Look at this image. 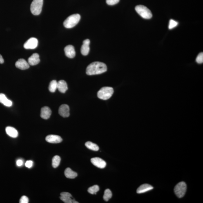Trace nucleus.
Masks as SVG:
<instances>
[{
	"label": "nucleus",
	"instance_id": "nucleus-1",
	"mask_svg": "<svg viewBox=\"0 0 203 203\" xmlns=\"http://www.w3.org/2000/svg\"><path fill=\"white\" fill-rule=\"evenodd\" d=\"M107 69L104 63L96 61L91 63L87 67L86 73L88 75H99L106 72Z\"/></svg>",
	"mask_w": 203,
	"mask_h": 203
},
{
	"label": "nucleus",
	"instance_id": "nucleus-2",
	"mask_svg": "<svg viewBox=\"0 0 203 203\" xmlns=\"http://www.w3.org/2000/svg\"><path fill=\"white\" fill-rule=\"evenodd\" d=\"M81 19V16L79 14H73L71 15L65 20L63 25L65 28H71L75 26L79 23Z\"/></svg>",
	"mask_w": 203,
	"mask_h": 203
},
{
	"label": "nucleus",
	"instance_id": "nucleus-3",
	"mask_svg": "<svg viewBox=\"0 0 203 203\" xmlns=\"http://www.w3.org/2000/svg\"><path fill=\"white\" fill-rule=\"evenodd\" d=\"M114 93L113 88L111 87H103L97 93V97L99 99L106 100L112 97Z\"/></svg>",
	"mask_w": 203,
	"mask_h": 203
},
{
	"label": "nucleus",
	"instance_id": "nucleus-4",
	"mask_svg": "<svg viewBox=\"0 0 203 203\" xmlns=\"http://www.w3.org/2000/svg\"><path fill=\"white\" fill-rule=\"evenodd\" d=\"M135 10L139 15L145 19H150L152 17L151 11L147 7L142 5H137L135 7Z\"/></svg>",
	"mask_w": 203,
	"mask_h": 203
},
{
	"label": "nucleus",
	"instance_id": "nucleus-5",
	"mask_svg": "<svg viewBox=\"0 0 203 203\" xmlns=\"http://www.w3.org/2000/svg\"><path fill=\"white\" fill-rule=\"evenodd\" d=\"M43 0H34L31 5V11L34 15L41 13L43 5Z\"/></svg>",
	"mask_w": 203,
	"mask_h": 203
},
{
	"label": "nucleus",
	"instance_id": "nucleus-6",
	"mask_svg": "<svg viewBox=\"0 0 203 203\" xmlns=\"http://www.w3.org/2000/svg\"><path fill=\"white\" fill-rule=\"evenodd\" d=\"M186 185L185 182H181L177 184L174 188L175 195L179 198H182L185 195Z\"/></svg>",
	"mask_w": 203,
	"mask_h": 203
},
{
	"label": "nucleus",
	"instance_id": "nucleus-7",
	"mask_svg": "<svg viewBox=\"0 0 203 203\" xmlns=\"http://www.w3.org/2000/svg\"><path fill=\"white\" fill-rule=\"evenodd\" d=\"M38 45V40L35 38L32 37L25 43L23 46L26 50H33L37 48Z\"/></svg>",
	"mask_w": 203,
	"mask_h": 203
},
{
	"label": "nucleus",
	"instance_id": "nucleus-8",
	"mask_svg": "<svg viewBox=\"0 0 203 203\" xmlns=\"http://www.w3.org/2000/svg\"><path fill=\"white\" fill-rule=\"evenodd\" d=\"M91 161L94 166L100 168H104L106 167V163L105 161L98 157H95L91 159Z\"/></svg>",
	"mask_w": 203,
	"mask_h": 203
},
{
	"label": "nucleus",
	"instance_id": "nucleus-9",
	"mask_svg": "<svg viewBox=\"0 0 203 203\" xmlns=\"http://www.w3.org/2000/svg\"><path fill=\"white\" fill-rule=\"evenodd\" d=\"M59 114L63 117H68L70 116V108L68 105L63 104L59 107Z\"/></svg>",
	"mask_w": 203,
	"mask_h": 203
},
{
	"label": "nucleus",
	"instance_id": "nucleus-10",
	"mask_svg": "<svg viewBox=\"0 0 203 203\" xmlns=\"http://www.w3.org/2000/svg\"><path fill=\"white\" fill-rule=\"evenodd\" d=\"M65 55L70 59H73L75 57L76 52L74 47L72 45H68L64 48Z\"/></svg>",
	"mask_w": 203,
	"mask_h": 203
},
{
	"label": "nucleus",
	"instance_id": "nucleus-11",
	"mask_svg": "<svg viewBox=\"0 0 203 203\" xmlns=\"http://www.w3.org/2000/svg\"><path fill=\"white\" fill-rule=\"evenodd\" d=\"M90 40L89 39H86L83 41V45L81 49V53L82 55L86 56L88 55L90 51L89 45Z\"/></svg>",
	"mask_w": 203,
	"mask_h": 203
},
{
	"label": "nucleus",
	"instance_id": "nucleus-12",
	"mask_svg": "<svg viewBox=\"0 0 203 203\" xmlns=\"http://www.w3.org/2000/svg\"><path fill=\"white\" fill-rule=\"evenodd\" d=\"M46 140L47 142L51 144H59L62 142L63 139L59 135H50L46 137Z\"/></svg>",
	"mask_w": 203,
	"mask_h": 203
},
{
	"label": "nucleus",
	"instance_id": "nucleus-13",
	"mask_svg": "<svg viewBox=\"0 0 203 203\" xmlns=\"http://www.w3.org/2000/svg\"><path fill=\"white\" fill-rule=\"evenodd\" d=\"M16 68L21 70L27 69L30 68V64L24 59H20L16 61L15 64Z\"/></svg>",
	"mask_w": 203,
	"mask_h": 203
},
{
	"label": "nucleus",
	"instance_id": "nucleus-14",
	"mask_svg": "<svg viewBox=\"0 0 203 203\" xmlns=\"http://www.w3.org/2000/svg\"><path fill=\"white\" fill-rule=\"evenodd\" d=\"M40 62L39 55L37 53H34L29 58L28 63L30 65L35 66L39 64Z\"/></svg>",
	"mask_w": 203,
	"mask_h": 203
},
{
	"label": "nucleus",
	"instance_id": "nucleus-15",
	"mask_svg": "<svg viewBox=\"0 0 203 203\" xmlns=\"http://www.w3.org/2000/svg\"><path fill=\"white\" fill-rule=\"evenodd\" d=\"M51 113L50 109L48 106H45L41 108L40 116L43 119L47 120L50 118Z\"/></svg>",
	"mask_w": 203,
	"mask_h": 203
},
{
	"label": "nucleus",
	"instance_id": "nucleus-16",
	"mask_svg": "<svg viewBox=\"0 0 203 203\" xmlns=\"http://www.w3.org/2000/svg\"><path fill=\"white\" fill-rule=\"evenodd\" d=\"M153 187L152 186L148 184H144L139 186L137 188V193L141 194L146 193V192L150 191L153 189Z\"/></svg>",
	"mask_w": 203,
	"mask_h": 203
},
{
	"label": "nucleus",
	"instance_id": "nucleus-17",
	"mask_svg": "<svg viewBox=\"0 0 203 203\" xmlns=\"http://www.w3.org/2000/svg\"><path fill=\"white\" fill-rule=\"evenodd\" d=\"M57 89L61 93H65L68 90L67 83L64 80H60L57 83Z\"/></svg>",
	"mask_w": 203,
	"mask_h": 203
},
{
	"label": "nucleus",
	"instance_id": "nucleus-18",
	"mask_svg": "<svg viewBox=\"0 0 203 203\" xmlns=\"http://www.w3.org/2000/svg\"><path fill=\"white\" fill-rule=\"evenodd\" d=\"M6 132L9 136L16 138L18 136V133L17 130L11 126H8L6 128Z\"/></svg>",
	"mask_w": 203,
	"mask_h": 203
},
{
	"label": "nucleus",
	"instance_id": "nucleus-19",
	"mask_svg": "<svg viewBox=\"0 0 203 203\" xmlns=\"http://www.w3.org/2000/svg\"><path fill=\"white\" fill-rule=\"evenodd\" d=\"M0 103L8 107L11 106L12 104V101L7 99L6 96L3 93L0 94Z\"/></svg>",
	"mask_w": 203,
	"mask_h": 203
},
{
	"label": "nucleus",
	"instance_id": "nucleus-20",
	"mask_svg": "<svg viewBox=\"0 0 203 203\" xmlns=\"http://www.w3.org/2000/svg\"><path fill=\"white\" fill-rule=\"evenodd\" d=\"M64 174L67 178L70 179L75 178L78 176L77 173L74 172L70 168H67L65 170Z\"/></svg>",
	"mask_w": 203,
	"mask_h": 203
},
{
	"label": "nucleus",
	"instance_id": "nucleus-21",
	"mask_svg": "<svg viewBox=\"0 0 203 203\" xmlns=\"http://www.w3.org/2000/svg\"><path fill=\"white\" fill-rule=\"evenodd\" d=\"M86 147L90 150H93V151H98L99 150V146L97 144L90 141H88L85 144Z\"/></svg>",
	"mask_w": 203,
	"mask_h": 203
},
{
	"label": "nucleus",
	"instance_id": "nucleus-22",
	"mask_svg": "<svg viewBox=\"0 0 203 203\" xmlns=\"http://www.w3.org/2000/svg\"><path fill=\"white\" fill-rule=\"evenodd\" d=\"M61 161V158L59 156L56 155L53 157L52 160V166L54 168H56L59 166Z\"/></svg>",
	"mask_w": 203,
	"mask_h": 203
},
{
	"label": "nucleus",
	"instance_id": "nucleus-23",
	"mask_svg": "<svg viewBox=\"0 0 203 203\" xmlns=\"http://www.w3.org/2000/svg\"><path fill=\"white\" fill-rule=\"evenodd\" d=\"M57 81L56 80L52 81L50 83L49 87V89L50 92L54 93L55 92L57 89Z\"/></svg>",
	"mask_w": 203,
	"mask_h": 203
},
{
	"label": "nucleus",
	"instance_id": "nucleus-24",
	"mask_svg": "<svg viewBox=\"0 0 203 203\" xmlns=\"http://www.w3.org/2000/svg\"><path fill=\"white\" fill-rule=\"evenodd\" d=\"M112 193L110 189H107L105 190L103 199L106 201H108L109 199L111 198Z\"/></svg>",
	"mask_w": 203,
	"mask_h": 203
},
{
	"label": "nucleus",
	"instance_id": "nucleus-25",
	"mask_svg": "<svg viewBox=\"0 0 203 203\" xmlns=\"http://www.w3.org/2000/svg\"><path fill=\"white\" fill-rule=\"evenodd\" d=\"M99 190V188L98 186L94 185L89 188L88 189V191L89 193L92 195H96L97 192Z\"/></svg>",
	"mask_w": 203,
	"mask_h": 203
},
{
	"label": "nucleus",
	"instance_id": "nucleus-26",
	"mask_svg": "<svg viewBox=\"0 0 203 203\" xmlns=\"http://www.w3.org/2000/svg\"><path fill=\"white\" fill-rule=\"evenodd\" d=\"M60 198L61 201L65 203H78V202L75 201L72 197H63L60 196Z\"/></svg>",
	"mask_w": 203,
	"mask_h": 203
},
{
	"label": "nucleus",
	"instance_id": "nucleus-27",
	"mask_svg": "<svg viewBox=\"0 0 203 203\" xmlns=\"http://www.w3.org/2000/svg\"><path fill=\"white\" fill-rule=\"evenodd\" d=\"M178 24V23L177 21L173 19L170 20L169 25H168V28H169L170 30H171V29H173L177 26Z\"/></svg>",
	"mask_w": 203,
	"mask_h": 203
},
{
	"label": "nucleus",
	"instance_id": "nucleus-28",
	"mask_svg": "<svg viewBox=\"0 0 203 203\" xmlns=\"http://www.w3.org/2000/svg\"><path fill=\"white\" fill-rule=\"evenodd\" d=\"M196 61L199 64H202L203 63V53L201 52L197 56L196 59Z\"/></svg>",
	"mask_w": 203,
	"mask_h": 203
},
{
	"label": "nucleus",
	"instance_id": "nucleus-29",
	"mask_svg": "<svg viewBox=\"0 0 203 203\" xmlns=\"http://www.w3.org/2000/svg\"><path fill=\"white\" fill-rule=\"evenodd\" d=\"M120 0H106L107 4L110 5H115L119 2Z\"/></svg>",
	"mask_w": 203,
	"mask_h": 203
},
{
	"label": "nucleus",
	"instance_id": "nucleus-30",
	"mask_svg": "<svg viewBox=\"0 0 203 203\" xmlns=\"http://www.w3.org/2000/svg\"><path fill=\"white\" fill-rule=\"evenodd\" d=\"M19 202L20 203H28L29 202V199L28 197L25 196H23L20 199Z\"/></svg>",
	"mask_w": 203,
	"mask_h": 203
},
{
	"label": "nucleus",
	"instance_id": "nucleus-31",
	"mask_svg": "<svg viewBox=\"0 0 203 203\" xmlns=\"http://www.w3.org/2000/svg\"><path fill=\"white\" fill-rule=\"evenodd\" d=\"M61 196L63 197H72V196L71 194L68 192H63L60 194Z\"/></svg>",
	"mask_w": 203,
	"mask_h": 203
},
{
	"label": "nucleus",
	"instance_id": "nucleus-32",
	"mask_svg": "<svg viewBox=\"0 0 203 203\" xmlns=\"http://www.w3.org/2000/svg\"><path fill=\"white\" fill-rule=\"evenodd\" d=\"M33 161H27L25 163V166L27 168H31L33 166Z\"/></svg>",
	"mask_w": 203,
	"mask_h": 203
},
{
	"label": "nucleus",
	"instance_id": "nucleus-33",
	"mask_svg": "<svg viewBox=\"0 0 203 203\" xmlns=\"http://www.w3.org/2000/svg\"><path fill=\"white\" fill-rule=\"evenodd\" d=\"M16 164L18 166H21L23 164V161L21 159H18L16 162Z\"/></svg>",
	"mask_w": 203,
	"mask_h": 203
},
{
	"label": "nucleus",
	"instance_id": "nucleus-34",
	"mask_svg": "<svg viewBox=\"0 0 203 203\" xmlns=\"http://www.w3.org/2000/svg\"><path fill=\"white\" fill-rule=\"evenodd\" d=\"M3 63H4V59H3L2 56L0 54V63L3 64Z\"/></svg>",
	"mask_w": 203,
	"mask_h": 203
}]
</instances>
